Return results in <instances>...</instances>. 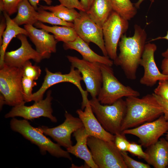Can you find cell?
Segmentation results:
<instances>
[{"label": "cell", "mask_w": 168, "mask_h": 168, "mask_svg": "<svg viewBox=\"0 0 168 168\" xmlns=\"http://www.w3.org/2000/svg\"><path fill=\"white\" fill-rule=\"evenodd\" d=\"M147 38L145 30L135 24L134 33L131 37L123 35L119 43V53L113 61L119 66L126 77L131 80L136 78V73L145 49Z\"/></svg>", "instance_id": "obj_1"}, {"label": "cell", "mask_w": 168, "mask_h": 168, "mask_svg": "<svg viewBox=\"0 0 168 168\" xmlns=\"http://www.w3.org/2000/svg\"><path fill=\"white\" fill-rule=\"evenodd\" d=\"M125 101L126 110L121 126L122 132L152 121L163 114L162 108L153 94L142 98L128 96Z\"/></svg>", "instance_id": "obj_2"}, {"label": "cell", "mask_w": 168, "mask_h": 168, "mask_svg": "<svg viewBox=\"0 0 168 168\" xmlns=\"http://www.w3.org/2000/svg\"><path fill=\"white\" fill-rule=\"evenodd\" d=\"M89 102L96 117L105 130L114 135L122 132L121 126L126 110L125 100L121 98L111 105H103L96 97L92 98Z\"/></svg>", "instance_id": "obj_3"}, {"label": "cell", "mask_w": 168, "mask_h": 168, "mask_svg": "<svg viewBox=\"0 0 168 168\" xmlns=\"http://www.w3.org/2000/svg\"><path fill=\"white\" fill-rule=\"evenodd\" d=\"M12 130L19 133L32 143L37 145L42 154L48 152L52 156L57 157H63L72 160L69 153L63 150L59 145L53 142L46 137L37 128L32 126L27 120H18L13 118L10 122Z\"/></svg>", "instance_id": "obj_4"}, {"label": "cell", "mask_w": 168, "mask_h": 168, "mask_svg": "<svg viewBox=\"0 0 168 168\" xmlns=\"http://www.w3.org/2000/svg\"><path fill=\"white\" fill-rule=\"evenodd\" d=\"M87 143L93 160L99 168H127L121 152L114 141L90 136Z\"/></svg>", "instance_id": "obj_5"}, {"label": "cell", "mask_w": 168, "mask_h": 168, "mask_svg": "<svg viewBox=\"0 0 168 168\" xmlns=\"http://www.w3.org/2000/svg\"><path fill=\"white\" fill-rule=\"evenodd\" d=\"M102 83L97 98L103 105H111L124 97L139 96L140 93L121 83L115 77L111 67L100 64Z\"/></svg>", "instance_id": "obj_6"}, {"label": "cell", "mask_w": 168, "mask_h": 168, "mask_svg": "<svg viewBox=\"0 0 168 168\" xmlns=\"http://www.w3.org/2000/svg\"><path fill=\"white\" fill-rule=\"evenodd\" d=\"M23 70L21 68L4 64L0 70V91L4 99V104L15 106L24 101L21 81Z\"/></svg>", "instance_id": "obj_7"}, {"label": "cell", "mask_w": 168, "mask_h": 168, "mask_svg": "<svg viewBox=\"0 0 168 168\" xmlns=\"http://www.w3.org/2000/svg\"><path fill=\"white\" fill-rule=\"evenodd\" d=\"M45 71L46 75L42 84L37 91L33 93L31 101L36 102L42 100L46 91L53 85L61 82H68L74 84L79 90L82 97V109L84 110L89 100L87 97L88 92L83 89L81 85L82 78L80 72L72 66L68 74H63L60 72L53 73L47 68Z\"/></svg>", "instance_id": "obj_8"}, {"label": "cell", "mask_w": 168, "mask_h": 168, "mask_svg": "<svg viewBox=\"0 0 168 168\" xmlns=\"http://www.w3.org/2000/svg\"><path fill=\"white\" fill-rule=\"evenodd\" d=\"M128 21L113 11L102 27L108 56L113 61L117 56V48L119 40L128 29Z\"/></svg>", "instance_id": "obj_9"}, {"label": "cell", "mask_w": 168, "mask_h": 168, "mask_svg": "<svg viewBox=\"0 0 168 168\" xmlns=\"http://www.w3.org/2000/svg\"><path fill=\"white\" fill-rule=\"evenodd\" d=\"M67 57L71 66L77 69L82 74L86 91L90 94L92 98H96L102 83L100 63L91 62L76 56L68 55Z\"/></svg>", "instance_id": "obj_10"}, {"label": "cell", "mask_w": 168, "mask_h": 168, "mask_svg": "<svg viewBox=\"0 0 168 168\" xmlns=\"http://www.w3.org/2000/svg\"><path fill=\"white\" fill-rule=\"evenodd\" d=\"M168 132V120L162 115L157 119L137 127L124 130L123 133L138 137L142 146L148 147L156 143Z\"/></svg>", "instance_id": "obj_11"}, {"label": "cell", "mask_w": 168, "mask_h": 168, "mask_svg": "<svg viewBox=\"0 0 168 168\" xmlns=\"http://www.w3.org/2000/svg\"><path fill=\"white\" fill-rule=\"evenodd\" d=\"M80 16L73 22L78 36L88 44L92 42L101 49L104 56H108L105 49L102 28L97 25L85 11H80Z\"/></svg>", "instance_id": "obj_12"}, {"label": "cell", "mask_w": 168, "mask_h": 168, "mask_svg": "<svg viewBox=\"0 0 168 168\" xmlns=\"http://www.w3.org/2000/svg\"><path fill=\"white\" fill-rule=\"evenodd\" d=\"M51 93V91H49L44 99L35 102L31 106H26L25 105V103H24L14 106L5 115V118L19 116L27 120H31L41 117H44L49 118L53 122H57L56 118L52 115L53 111L51 107V101L53 98Z\"/></svg>", "instance_id": "obj_13"}, {"label": "cell", "mask_w": 168, "mask_h": 168, "mask_svg": "<svg viewBox=\"0 0 168 168\" xmlns=\"http://www.w3.org/2000/svg\"><path fill=\"white\" fill-rule=\"evenodd\" d=\"M65 120L61 124L52 128L42 126L37 128L43 134L51 137L57 143L66 149L72 146L71 135L84 127L79 118L75 117L66 111Z\"/></svg>", "instance_id": "obj_14"}, {"label": "cell", "mask_w": 168, "mask_h": 168, "mask_svg": "<svg viewBox=\"0 0 168 168\" xmlns=\"http://www.w3.org/2000/svg\"><path fill=\"white\" fill-rule=\"evenodd\" d=\"M156 49L157 46L155 44L149 42L146 44L140 63L144 70L140 82L149 87H152L159 80L168 79V75L161 72L155 63L154 53Z\"/></svg>", "instance_id": "obj_15"}, {"label": "cell", "mask_w": 168, "mask_h": 168, "mask_svg": "<svg viewBox=\"0 0 168 168\" xmlns=\"http://www.w3.org/2000/svg\"><path fill=\"white\" fill-rule=\"evenodd\" d=\"M26 35L20 34L16 37L21 41V46L17 49L6 52L4 62L7 65L22 68L24 64L30 59L37 63L44 59L36 50L34 49L29 43Z\"/></svg>", "instance_id": "obj_16"}, {"label": "cell", "mask_w": 168, "mask_h": 168, "mask_svg": "<svg viewBox=\"0 0 168 168\" xmlns=\"http://www.w3.org/2000/svg\"><path fill=\"white\" fill-rule=\"evenodd\" d=\"M28 33V36L35 45L36 50L44 58H48L52 53L56 52L58 42L54 35L43 29H38L33 25H24Z\"/></svg>", "instance_id": "obj_17"}, {"label": "cell", "mask_w": 168, "mask_h": 168, "mask_svg": "<svg viewBox=\"0 0 168 168\" xmlns=\"http://www.w3.org/2000/svg\"><path fill=\"white\" fill-rule=\"evenodd\" d=\"M76 113L90 136L106 141H114V135L107 132L102 127L93 112L89 102L84 110L78 109Z\"/></svg>", "instance_id": "obj_18"}, {"label": "cell", "mask_w": 168, "mask_h": 168, "mask_svg": "<svg viewBox=\"0 0 168 168\" xmlns=\"http://www.w3.org/2000/svg\"><path fill=\"white\" fill-rule=\"evenodd\" d=\"M63 47L65 50H74L82 56L83 59L87 61L96 63L112 67L114 62L108 56H102L93 51L89 44L78 36L74 40L63 42Z\"/></svg>", "instance_id": "obj_19"}, {"label": "cell", "mask_w": 168, "mask_h": 168, "mask_svg": "<svg viewBox=\"0 0 168 168\" xmlns=\"http://www.w3.org/2000/svg\"><path fill=\"white\" fill-rule=\"evenodd\" d=\"M76 143L67 149L69 153L83 160L91 168H98L94 162L91 154L88 147L87 138L90 136L83 127L73 133Z\"/></svg>", "instance_id": "obj_20"}, {"label": "cell", "mask_w": 168, "mask_h": 168, "mask_svg": "<svg viewBox=\"0 0 168 168\" xmlns=\"http://www.w3.org/2000/svg\"><path fill=\"white\" fill-rule=\"evenodd\" d=\"M148 155L146 161L155 168H168V141L162 138L147 147Z\"/></svg>", "instance_id": "obj_21"}, {"label": "cell", "mask_w": 168, "mask_h": 168, "mask_svg": "<svg viewBox=\"0 0 168 168\" xmlns=\"http://www.w3.org/2000/svg\"><path fill=\"white\" fill-rule=\"evenodd\" d=\"M3 12L6 23V27L2 36V42L0 46V68L5 64L4 57L7 47L12 39L20 34L28 36V33L25 28H23L15 23L10 16L6 12Z\"/></svg>", "instance_id": "obj_22"}, {"label": "cell", "mask_w": 168, "mask_h": 168, "mask_svg": "<svg viewBox=\"0 0 168 168\" xmlns=\"http://www.w3.org/2000/svg\"><path fill=\"white\" fill-rule=\"evenodd\" d=\"M113 11L111 0H93L89 9L86 12L97 25L102 28Z\"/></svg>", "instance_id": "obj_23"}, {"label": "cell", "mask_w": 168, "mask_h": 168, "mask_svg": "<svg viewBox=\"0 0 168 168\" xmlns=\"http://www.w3.org/2000/svg\"><path fill=\"white\" fill-rule=\"evenodd\" d=\"M34 26L37 28L52 33L58 41L65 42L72 41L78 36L73 27L63 26H49L39 21Z\"/></svg>", "instance_id": "obj_24"}, {"label": "cell", "mask_w": 168, "mask_h": 168, "mask_svg": "<svg viewBox=\"0 0 168 168\" xmlns=\"http://www.w3.org/2000/svg\"><path fill=\"white\" fill-rule=\"evenodd\" d=\"M17 12V15L12 19L19 26L23 25L33 26L38 21L36 17L37 11L28 0H23L20 3Z\"/></svg>", "instance_id": "obj_25"}, {"label": "cell", "mask_w": 168, "mask_h": 168, "mask_svg": "<svg viewBox=\"0 0 168 168\" xmlns=\"http://www.w3.org/2000/svg\"><path fill=\"white\" fill-rule=\"evenodd\" d=\"M38 8L49 11L60 19L68 22L73 23L75 19L80 16L79 12L75 9L68 8L61 4L56 6L40 5Z\"/></svg>", "instance_id": "obj_26"}, {"label": "cell", "mask_w": 168, "mask_h": 168, "mask_svg": "<svg viewBox=\"0 0 168 168\" xmlns=\"http://www.w3.org/2000/svg\"><path fill=\"white\" fill-rule=\"evenodd\" d=\"M113 11L129 21L137 13V8L131 0H111Z\"/></svg>", "instance_id": "obj_27"}, {"label": "cell", "mask_w": 168, "mask_h": 168, "mask_svg": "<svg viewBox=\"0 0 168 168\" xmlns=\"http://www.w3.org/2000/svg\"><path fill=\"white\" fill-rule=\"evenodd\" d=\"M38 21L53 25H60L73 27L72 22L65 21L56 16L53 13L38 8L36 16Z\"/></svg>", "instance_id": "obj_28"}, {"label": "cell", "mask_w": 168, "mask_h": 168, "mask_svg": "<svg viewBox=\"0 0 168 168\" xmlns=\"http://www.w3.org/2000/svg\"><path fill=\"white\" fill-rule=\"evenodd\" d=\"M21 84L24 101L26 102L31 101L33 87L36 86V82L35 80L22 76Z\"/></svg>", "instance_id": "obj_29"}, {"label": "cell", "mask_w": 168, "mask_h": 168, "mask_svg": "<svg viewBox=\"0 0 168 168\" xmlns=\"http://www.w3.org/2000/svg\"><path fill=\"white\" fill-rule=\"evenodd\" d=\"M22 76L25 77L33 80H37L40 76L41 71L39 66L33 65L29 61L27 62L22 68Z\"/></svg>", "instance_id": "obj_30"}, {"label": "cell", "mask_w": 168, "mask_h": 168, "mask_svg": "<svg viewBox=\"0 0 168 168\" xmlns=\"http://www.w3.org/2000/svg\"><path fill=\"white\" fill-rule=\"evenodd\" d=\"M23 0H0V10L10 16L17 12L18 6Z\"/></svg>", "instance_id": "obj_31"}, {"label": "cell", "mask_w": 168, "mask_h": 168, "mask_svg": "<svg viewBox=\"0 0 168 168\" xmlns=\"http://www.w3.org/2000/svg\"><path fill=\"white\" fill-rule=\"evenodd\" d=\"M124 162L127 168H150L149 164L135 160L130 157L127 152H121Z\"/></svg>", "instance_id": "obj_32"}, {"label": "cell", "mask_w": 168, "mask_h": 168, "mask_svg": "<svg viewBox=\"0 0 168 168\" xmlns=\"http://www.w3.org/2000/svg\"><path fill=\"white\" fill-rule=\"evenodd\" d=\"M125 135L122 132L114 135V142L116 147L121 152H127L130 143Z\"/></svg>", "instance_id": "obj_33"}, {"label": "cell", "mask_w": 168, "mask_h": 168, "mask_svg": "<svg viewBox=\"0 0 168 168\" xmlns=\"http://www.w3.org/2000/svg\"><path fill=\"white\" fill-rule=\"evenodd\" d=\"M154 93L168 101V79L159 80Z\"/></svg>", "instance_id": "obj_34"}, {"label": "cell", "mask_w": 168, "mask_h": 168, "mask_svg": "<svg viewBox=\"0 0 168 168\" xmlns=\"http://www.w3.org/2000/svg\"><path fill=\"white\" fill-rule=\"evenodd\" d=\"M128 151L138 157L142 158L146 161L148 155L146 152H144L142 148V145L135 142H130Z\"/></svg>", "instance_id": "obj_35"}, {"label": "cell", "mask_w": 168, "mask_h": 168, "mask_svg": "<svg viewBox=\"0 0 168 168\" xmlns=\"http://www.w3.org/2000/svg\"><path fill=\"white\" fill-rule=\"evenodd\" d=\"M62 4L68 8H76L79 11H85L78 0H58Z\"/></svg>", "instance_id": "obj_36"}, {"label": "cell", "mask_w": 168, "mask_h": 168, "mask_svg": "<svg viewBox=\"0 0 168 168\" xmlns=\"http://www.w3.org/2000/svg\"><path fill=\"white\" fill-rule=\"evenodd\" d=\"M152 94L162 108L164 110L163 115L165 119L168 120V101L154 93Z\"/></svg>", "instance_id": "obj_37"}, {"label": "cell", "mask_w": 168, "mask_h": 168, "mask_svg": "<svg viewBox=\"0 0 168 168\" xmlns=\"http://www.w3.org/2000/svg\"><path fill=\"white\" fill-rule=\"evenodd\" d=\"M6 27V23L5 19L3 16L2 19L0 24V45L1 46L2 42V36Z\"/></svg>", "instance_id": "obj_38"}, {"label": "cell", "mask_w": 168, "mask_h": 168, "mask_svg": "<svg viewBox=\"0 0 168 168\" xmlns=\"http://www.w3.org/2000/svg\"><path fill=\"white\" fill-rule=\"evenodd\" d=\"M31 5L37 11L38 7V5H39V2L40 1H43L45 2L48 5H51L52 2V0H28Z\"/></svg>", "instance_id": "obj_39"}, {"label": "cell", "mask_w": 168, "mask_h": 168, "mask_svg": "<svg viewBox=\"0 0 168 168\" xmlns=\"http://www.w3.org/2000/svg\"><path fill=\"white\" fill-rule=\"evenodd\" d=\"M161 68L163 74L168 75V58H164L162 60Z\"/></svg>", "instance_id": "obj_40"}, {"label": "cell", "mask_w": 168, "mask_h": 168, "mask_svg": "<svg viewBox=\"0 0 168 168\" xmlns=\"http://www.w3.org/2000/svg\"><path fill=\"white\" fill-rule=\"evenodd\" d=\"M93 0H80L83 8L86 12L89 9Z\"/></svg>", "instance_id": "obj_41"}, {"label": "cell", "mask_w": 168, "mask_h": 168, "mask_svg": "<svg viewBox=\"0 0 168 168\" xmlns=\"http://www.w3.org/2000/svg\"><path fill=\"white\" fill-rule=\"evenodd\" d=\"M161 39H166L168 40V30L167 32V34L166 36L163 37L160 36L155 39H153L150 40V41ZM161 55L164 58H168V48L165 51L161 53Z\"/></svg>", "instance_id": "obj_42"}, {"label": "cell", "mask_w": 168, "mask_h": 168, "mask_svg": "<svg viewBox=\"0 0 168 168\" xmlns=\"http://www.w3.org/2000/svg\"><path fill=\"white\" fill-rule=\"evenodd\" d=\"M145 0H138L137 2L134 4V5L137 9L139 8L142 2ZM151 2H153L154 0H149Z\"/></svg>", "instance_id": "obj_43"}, {"label": "cell", "mask_w": 168, "mask_h": 168, "mask_svg": "<svg viewBox=\"0 0 168 168\" xmlns=\"http://www.w3.org/2000/svg\"><path fill=\"white\" fill-rule=\"evenodd\" d=\"M166 139L168 141V132L166 133Z\"/></svg>", "instance_id": "obj_44"}]
</instances>
